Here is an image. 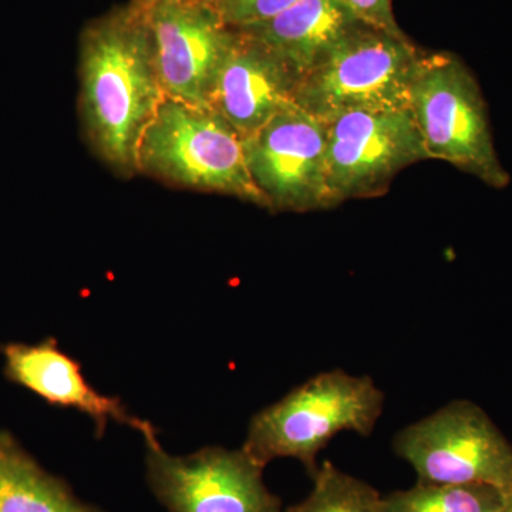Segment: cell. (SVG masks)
<instances>
[{
    "mask_svg": "<svg viewBox=\"0 0 512 512\" xmlns=\"http://www.w3.org/2000/svg\"><path fill=\"white\" fill-rule=\"evenodd\" d=\"M295 2L296 0H218L217 9L228 28L239 30L274 19Z\"/></svg>",
    "mask_w": 512,
    "mask_h": 512,
    "instance_id": "e0dca14e",
    "label": "cell"
},
{
    "mask_svg": "<svg viewBox=\"0 0 512 512\" xmlns=\"http://www.w3.org/2000/svg\"><path fill=\"white\" fill-rule=\"evenodd\" d=\"M299 76L254 36L232 29L218 70L211 107L242 138L293 106Z\"/></svg>",
    "mask_w": 512,
    "mask_h": 512,
    "instance_id": "8fae6325",
    "label": "cell"
},
{
    "mask_svg": "<svg viewBox=\"0 0 512 512\" xmlns=\"http://www.w3.org/2000/svg\"><path fill=\"white\" fill-rule=\"evenodd\" d=\"M326 147V123L295 104L244 138L249 173L269 211L330 208Z\"/></svg>",
    "mask_w": 512,
    "mask_h": 512,
    "instance_id": "9c48e42d",
    "label": "cell"
},
{
    "mask_svg": "<svg viewBox=\"0 0 512 512\" xmlns=\"http://www.w3.org/2000/svg\"><path fill=\"white\" fill-rule=\"evenodd\" d=\"M144 8L165 96L211 107L215 80L232 37L217 6L198 0H161Z\"/></svg>",
    "mask_w": 512,
    "mask_h": 512,
    "instance_id": "30bf717a",
    "label": "cell"
},
{
    "mask_svg": "<svg viewBox=\"0 0 512 512\" xmlns=\"http://www.w3.org/2000/svg\"><path fill=\"white\" fill-rule=\"evenodd\" d=\"M5 376L25 387L52 406L74 409L86 414L96 426L97 436L106 433L110 420L140 431L146 443L157 440L156 429L146 420L128 413L117 397L104 396L87 383L82 366L60 350L57 340H42L37 345L9 343L2 346Z\"/></svg>",
    "mask_w": 512,
    "mask_h": 512,
    "instance_id": "7c38bea8",
    "label": "cell"
},
{
    "mask_svg": "<svg viewBox=\"0 0 512 512\" xmlns=\"http://www.w3.org/2000/svg\"><path fill=\"white\" fill-rule=\"evenodd\" d=\"M330 208L387 191L400 171L427 160L409 109L360 110L326 123Z\"/></svg>",
    "mask_w": 512,
    "mask_h": 512,
    "instance_id": "52a82bcc",
    "label": "cell"
},
{
    "mask_svg": "<svg viewBox=\"0 0 512 512\" xmlns=\"http://www.w3.org/2000/svg\"><path fill=\"white\" fill-rule=\"evenodd\" d=\"M138 173L268 210L249 173L244 138L212 107L165 96L141 138Z\"/></svg>",
    "mask_w": 512,
    "mask_h": 512,
    "instance_id": "3957f363",
    "label": "cell"
},
{
    "mask_svg": "<svg viewBox=\"0 0 512 512\" xmlns=\"http://www.w3.org/2000/svg\"><path fill=\"white\" fill-rule=\"evenodd\" d=\"M357 19L396 36H406L394 18L392 0H340Z\"/></svg>",
    "mask_w": 512,
    "mask_h": 512,
    "instance_id": "ac0fdd59",
    "label": "cell"
},
{
    "mask_svg": "<svg viewBox=\"0 0 512 512\" xmlns=\"http://www.w3.org/2000/svg\"><path fill=\"white\" fill-rule=\"evenodd\" d=\"M312 481L308 497L285 512H386L384 498L375 487L340 470L332 461H323Z\"/></svg>",
    "mask_w": 512,
    "mask_h": 512,
    "instance_id": "2e32d148",
    "label": "cell"
},
{
    "mask_svg": "<svg viewBox=\"0 0 512 512\" xmlns=\"http://www.w3.org/2000/svg\"><path fill=\"white\" fill-rule=\"evenodd\" d=\"M146 444L148 485L170 512H285L264 483V467L242 448L177 457L158 441Z\"/></svg>",
    "mask_w": 512,
    "mask_h": 512,
    "instance_id": "ba28073f",
    "label": "cell"
},
{
    "mask_svg": "<svg viewBox=\"0 0 512 512\" xmlns=\"http://www.w3.org/2000/svg\"><path fill=\"white\" fill-rule=\"evenodd\" d=\"M0 512H103L80 501L63 480L0 431Z\"/></svg>",
    "mask_w": 512,
    "mask_h": 512,
    "instance_id": "5bb4252c",
    "label": "cell"
},
{
    "mask_svg": "<svg viewBox=\"0 0 512 512\" xmlns=\"http://www.w3.org/2000/svg\"><path fill=\"white\" fill-rule=\"evenodd\" d=\"M130 2L137 3V5L141 6H150L153 5V3L161 2V0H130ZM198 2L212 3V5L217 6L218 0H198Z\"/></svg>",
    "mask_w": 512,
    "mask_h": 512,
    "instance_id": "ffe728a7",
    "label": "cell"
},
{
    "mask_svg": "<svg viewBox=\"0 0 512 512\" xmlns=\"http://www.w3.org/2000/svg\"><path fill=\"white\" fill-rule=\"evenodd\" d=\"M383 498L386 512H498L505 491L485 484L416 483Z\"/></svg>",
    "mask_w": 512,
    "mask_h": 512,
    "instance_id": "9a60e30c",
    "label": "cell"
},
{
    "mask_svg": "<svg viewBox=\"0 0 512 512\" xmlns=\"http://www.w3.org/2000/svg\"><path fill=\"white\" fill-rule=\"evenodd\" d=\"M498 512H512V488L511 490L505 491V498L503 507Z\"/></svg>",
    "mask_w": 512,
    "mask_h": 512,
    "instance_id": "d6986e66",
    "label": "cell"
},
{
    "mask_svg": "<svg viewBox=\"0 0 512 512\" xmlns=\"http://www.w3.org/2000/svg\"><path fill=\"white\" fill-rule=\"evenodd\" d=\"M409 110L427 160L446 161L490 187H507L510 175L495 151L487 104L476 77L460 57L421 50Z\"/></svg>",
    "mask_w": 512,
    "mask_h": 512,
    "instance_id": "277c9868",
    "label": "cell"
},
{
    "mask_svg": "<svg viewBox=\"0 0 512 512\" xmlns=\"http://www.w3.org/2000/svg\"><path fill=\"white\" fill-rule=\"evenodd\" d=\"M363 23L340 0H296L274 19L239 30L268 46L301 79L330 47Z\"/></svg>",
    "mask_w": 512,
    "mask_h": 512,
    "instance_id": "4fadbf2b",
    "label": "cell"
},
{
    "mask_svg": "<svg viewBox=\"0 0 512 512\" xmlns=\"http://www.w3.org/2000/svg\"><path fill=\"white\" fill-rule=\"evenodd\" d=\"M79 53L84 136L114 174L134 177L141 138L165 97L146 8L128 2L87 23Z\"/></svg>",
    "mask_w": 512,
    "mask_h": 512,
    "instance_id": "6da1fadb",
    "label": "cell"
},
{
    "mask_svg": "<svg viewBox=\"0 0 512 512\" xmlns=\"http://www.w3.org/2000/svg\"><path fill=\"white\" fill-rule=\"evenodd\" d=\"M383 407L384 393L372 377L328 370L256 413L242 450L264 468L278 458H295L312 478L330 440L343 431L369 437Z\"/></svg>",
    "mask_w": 512,
    "mask_h": 512,
    "instance_id": "7a4b0ae2",
    "label": "cell"
},
{
    "mask_svg": "<svg viewBox=\"0 0 512 512\" xmlns=\"http://www.w3.org/2000/svg\"><path fill=\"white\" fill-rule=\"evenodd\" d=\"M393 450L423 484L512 488V444L478 404L453 400L396 434Z\"/></svg>",
    "mask_w": 512,
    "mask_h": 512,
    "instance_id": "8992f818",
    "label": "cell"
},
{
    "mask_svg": "<svg viewBox=\"0 0 512 512\" xmlns=\"http://www.w3.org/2000/svg\"><path fill=\"white\" fill-rule=\"evenodd\" d=\"M420 55L409 37L363 23L303 74L293 103L323 123L352 111L409 109Z\"/></svg>",
    "mask_w": 512,
    "mask_h": 512,
    "instance_id": "5b68a950",
    "label": "cell"
}]
</instances>
